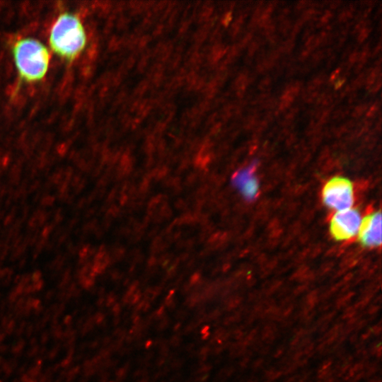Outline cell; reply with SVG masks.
<instances>
[{
	"label": "cell",
	"mask_w": 382,
	"mask_h": 382,
	"mask_svg": "<svg viewBox=\"0 0 382 382\" xmlns=\"http://www.w3.org/2000/svg\"><path fill=\"white\" fill-rule=\"evenodd\" d=\"M361 216L356 209L337 211L331 218L330 231L337 241H345L354 236L359 228Z\"/></svg>",
	"instance_id": "277c9868"
},
{
	"label": "cell",
	"mask_w": 382,
	"mask_h": 382,
	"mask_svg": "<svg viewBox=\"0 0 382 382\" xmlns=\"http://www.w3.org/2000/svg\"><path fill=\"white\" fill-rule=\"evenodd\" d=\"M358 238L361 245L374 248L381 243V214L380 211L367 214L361 221Z\"/></svg>",
	"instance_id": "5b68a950"
},
{
	"label": "cell",
	"mask_w": 382,
	"mask_h": 382,
	"mask_svg": "<svg viewBox=\"0 0 382 382\" xmlns=\"http://www.w3.org/2000/svg\"><path fill=\"white\" fill-rule=\"evenodd\" d=\"M322 199L330 209L337 211L349 209L354 200L353 184L346 178H332L323 188Z\"/></svg>",
	"instance_id": "3957f363"
},
{
	"label": "cell",
	"mask_w": 382,
	"mask_h": 382,
	"mask_svg": "<svg viewBox=\"0 0 382 382\" xmlns=\"http://www.w3.org/2000/svg\"><path fill=\"white\" fill-rule=\"evenodd\" d=\"M13 62L20 79L27 83L42 80L47 74L50 53L46 45L33 37H22L11 47Z\"/></svg>",
	"instance_id": "7a4b0ae2"
},
{
	"label": "cell",
	"mask_w": 382,
	"mask_h": 382,
	"mask_svg": "<svg viewBox=\"0 0 382 382\" xmlns=\"http://www.w3.org/2000/svg\"><path fill=\"white\" fill-rule=\"evenodd\" d=\"M48 42L57 56L69 62L76 59L86 45V34L80 18L69 12L60 13L50 28Z\"/></svg>",
	"instance_id": "6da1fadb"
},
{
	"label": "cell",
	"mask_w": 382,
	"mask_h": 382,
	"mask_svg": "<svg viewBox=\"0 0 382 382\" xmlns=\"http://www.w3.org/2000/svg\"><path fill=\"white\" fill-rule=\"evenodd\" d=\"M253 167L238 173L233 178L235 185L247 198L254 197L257 192L258 186L256 179L253 176Z\"/></svg>",
	"instance_id": "8992f818"
}]
</instances>
